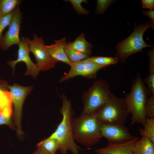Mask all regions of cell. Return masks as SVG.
Returning <instances> with one entry per match:
<instances>
[{
    "mask_svg": "<svg viewBox=\"0 0 154 154\" xmlns=\"http://www.w3.org/2000/svg\"><path fill=\"white\" fill-rule=\"evenodd\" d=\"M62 106L60 110L62 118L56 130L49 137L57 139L59 143V150L62 154L70 151L72 154H79L80 149L74 139L72 130L73 111L71 102L64 95L62 97Z\"/></svg>",
    "mask_w": 154,
    "mask_h": 154,
    "instance_id": "obj_1",
    "label": "cell"
},
{
    "mask_svg": "<svg viewBox=\"0 0 154 154\" xmlns=\"http://www.w3.org/2000/svg\"><path fill=\"white\" fill-rule=\"evenodd\" d=\"M151 94L140 75L137 74L133 81L131 91L125 98L129 114L131 125L141 124L143 126L146 119L145 108L146 101Z\"/></svg>",
    "mask_w": 154,
    "mask_h": 154,
    "instance_id": "obj_2",
    "label": "cell"
},
{
    "mask_svg": "<svg viewBox=\"0 0 154 154\" xmlns=\"http://www.w3.org/2000/svg\"><path fill=\"white\" fill-rule=\"evenodd\" d=\"M96 113L80 115L73 118L72 130L75 141L85 146L91 147L101 140L102 137L100 132L101 124Z\"/></svg>",
    "mask_w": 154,
    "mask_h": 154,
    "instance_id": "obj_3",
    "label": "cell"
},
{
    "mask_svg": "<svg viewBox=\"0 0 154 154\" xmlns=\"http://www.w3.org/2000/svg\"><path fill=\"white\" fill-rule=\"evenodd\" d=\"M134 29L132 33L116 46V56L122 63L131 55L142 52L145 48L153 47L146 44L143 38L145 32L151 27L150 22H145L139 25L134 24Z\"/></svg>",
    "mask_w": 154,
    "mask_h": 154,
    "instance_id": "obj_4",
    "label": "cell"
},
{
    "mask_svg": "<svg viewBox=\"0 0 154 154\" xmlns=\"http://www.w3.org/2000/svg\"><path fill=\"white\" fill-rule=\"evenodd\" d=\"M112 94L107 81L103 79L96 80L89 90L82 95L83 108L81 115H88L97 113Z\"/></svg>",
    "mask_w": 154,
    "mask_h": 154,
    "instance_id": "obj_5",
    "label": "cell"
},
{
    "mask_svg": "<svg viewBox=\"0 0 154 154\" xmlns=\"http://www.w3.org/2000/svg\"><path fill=\"white\" fill-rule=\"evenodd\" d=\"M96 114L101 125H124L129 115L125 98L113 94Z\"/></svg>",
    "mask_w": 154,
    "mask_h": 154,
    "instance_id": "obj_6",
    "label": "cell"
},
{
    "mask_svg": "<svg viewBox=\"0 0 154 154\" xmlns=\"http://www.w3.org/2000/svg\"><path fill=\"white\" fill-rule=\"evenodd\" d=\"M8 87L14 107V121L16 133L18 137L21 139L23 135L21 125L23 106L25 98L31 93L33 87H24L14 83L12 86L9 85Z\"/></svg>",
    "mask_w": 154,
    "mask_h": 154,
    "instance_id": "obj_7",
    "label": "cell"
},
{
    "mask_svg": "<svg viewBox=\"0 0 154 154\" xmlns=\"http://www.w3.org/2000/svg\"><path fill=\"white\" fill-rule=\"evenodd\" d=\"M26 40L30 52L34 55L40 71H45L55 67L58 62L51 57L46 50L42 37H39L34 34L33 40L26 38Z\"/></svg>",
    "mask_w": 154,
    "mask_h": 154,
    "instance_id": "obj_8",
    "label": "cell"
},
{
    "mask_svg": "<svg viewBox=\"0 0 154 154\" xmlns=\"http://www.w3.org/2000/svg\"><path fill=\"white\" fill-rule=\"evenodd\" d=\"M68 73L59 80L64 82L76 76H80L89 79L95 78L98 72L105 67L98 65L87 58L78 62H71Z\"/></svg>",
    "mask_w": 154,
    "mask_h": 154,
    "instance_id": "obj_9",
    "label": "cell"
},
{
    "mask_svg": "<svg viewBox=\"0 0 154 154\" xmlns=\"http://www.w3.org/2000/svg\"><path fill=\"white\" fill-rule=\"evenodd\" d=\"M100 132L102 137L106 138L110 144L125 142L135 137L130 133L129 129L124 125L121 124H101Z\"/></svg>",
    "mask_w": 154,
    "mask_h": 154,
    "instance_id": "obj_10",
    "label": "cell"
},
{
    "mask_svg": "<svg viewBox=\"0 0 154 154\" xmlns=\"http://www.w3.org/2000/svg\"><path fill=\"white\" fill-rule=\"evenodd\" d=\"M22 19V13L18 6L14 10L8 29L0 42V48L3 50H7L12 45L20 43L19 33Z\"/></svg>",
    "mask_w": 154,
    "mask_h": 154,
    "instance_id": "obj_11",
    "label": "cell"
},
{
    "mask_svg": "<svg viewBox=\"0 0 154 154\" xmlns=\"http://www.w3.org/2000/svg\"><path fill=\"white\" fill-rule=\"evenodd\" d=\"M18 58L15 60H10L7 62L14 73L15 67L17 64L19 62H24L27 66V70L24 75H31L35 78L40 71L37 64L33 63L31 60L29 54L30 52L29 45L26 40V38L22 37L21 41L18 44Z\"/></svg>",
    "mask_w": 154,
    "mask_h": 154,
    "instance_id": "obj_12",
    "label": "cell"
},
{
    "mask_svg": "<svg viewBox=\"0 0 154 154\" xmlns=\"http://www.w3.org/2000/svg\"><path fill=\"white\" fill-rule=\"evenodd\" d=\"M139 138L138 136L126 142L116 144H108L106 147L95 149L97 154H134L132 149Z\"/></svg>",
    "mask_w": 154,
    "mask_h": 154,
    "instance_id": "obj_13",
    "label": "cell"
},
{
    "mask_svg": "<svg viewBox=\"0 0 154 154\" xmlns=\"http://www.w3.org/2000/svg\"><path fill=\"white\" fill-rule=\"evenodd\" d=\"M8 82L0 79V114L7 117L12 114V101Z\"/></svg>",
    "mask_w": 154,
    "mask_h": 154,
    "instance_id": "obj_14",
    "label": "cell"
},
{
    "mask_svg": "<svg viewBox=\"0 0 154 154\" xmlns=\"http://www.w3.org/2000/svg\"><path fill=\"white\" fill-rule=\"evenodd\" d=\"M67 43L66 38L63 37L55 40L53 44L48 46L45 45V47L53 59L58 62L61 61L70 65L71 62L68 58L64 49Z\"/></svg>",
    "mask_w": 154,
    "mask_h": 154,
    "instance_id": "obj_15",
    "label": "cell"
},
{
    "mask_svg": "<svg viewBox=\"0 0 154 154\" xmlns=\"http://www.w3.org/2000/svg\"><path fill=\"white\" fill-rule=\"evenodd\" d=\"M132 151L134 154H154V143L142 136L136 142Z\"/></svg>",
    "mask_w": 154,
    "mask_h": 154,
    "instance_id": "obj_16",
    "label": "cell"
},
{
    "mask_svg": "<svg viewBox=\"0 0 154 154\" xmlns=\"http://www.w3.org/2000/svg\"><path fill=\"white\" fill-rule=\"evenodd\" d=\"M71 47L76 50L90 56L92 53V45L87 41L84 33L80 34L75 40L70 42Z\"/></svg>",
    "mask_w": 154,
    "mask_h": 154,
    "instance_id": "obj_17",
    "label": "cell"
},
{
    "mask_svg": "<svg viewBox=\"0 0 154 154\" xmlns=\"http://www.w3.org/2000/svg\"><path fill=\"white\" fill-rule=\"evenodd\" d=\"M37 146L42 148L50 154H55L59 150V143L57 139L48 137L37 143Z\"/></svg>",
    "mask_w": 154,
    "mask_h": 154,
    "instance_id": "obj_18",
    "label": "cell"
},
{
    "mask_svg": "<svg viewBox=\"0 0 154 154\" xmlns=\"http://www.w3.org/2000/svg\"><path fill=\"white\" fill-rule=\"evenodd\" d=\"M64 49L68 58L71 62H78L89 57L74 49L71 47L70 42H67Z\"/></svg>",
    "mask_w": 154,
    "mask_h": 154,
    "instance_id": "obj_19",
    "label": "cell"
},
{
    "mask_svg": "<svg viewBox=\"0 0 154 154\" xmlns=\"http://www.w3.org/2000/svg\"><path fill=\"white\" fill-rule=\"evenodd\" d=\"M21 2L20 0H0V16H4L13 12Z\"/></svg>",
    "mask_w": 154,
    "mask_h": 154,
    "instance_id": "obj_20",
    "label": "cell"
},
{
    "mask_svg": "<svg viewBox=\"0 0 154 154\" xmlns=\"http://www.w3.org/2000/svg\"><path fill=\"white\" fill-rule=\"evenodd\" d=\"M143 127V128L139 129L140 135L148 138L154 143V118L147 117Z\"/></svg>",
    "mask_w": 154,
    "mask_h": 154,
    "instance_id": "obj_21",
    "label": "cell"
},
{
    "mask_svg": "<svg viewBox=\"0 0 154 154\" xmlns=\"http://www.w3.org/2000/svg\"><path fill=\"white\" fill-rule=\"evenodd\" d=\"M88 60L99 66L105 68L117 63L119 59L116 56H93L87 58Z\"/></svg>",
    "mask_w": 154,
    "mask_h": 154,
    "instance_id": "obj_22",
    "label": "cell"
},
{
    "mask_svg": "<svg viewBox=\"0 0 154 154\" xmlns=\"http://www.w3.org/2000/svg\"><path fill=\"white\" fill-rule=\"evenodd\" d=\"M116 1L113 0H98L96 10V13L102 15L104 13L110 5Z\"/></svg>",
    "mask_w": 154,
    "mask_h": 154,
    "instance_id": "obj_23",
    "label": "cell"
},
{
    "mask_svg": "<svg viewBox=\"0 0 154 154\" xmlns=\"http://www.w3.org/2000/svg\"><path fill=\"white\" fill-rule=\"evenodd\" d=\"M146 117L154 118V96L150 95L147 98L145 108Z\"/></svg>",
    "mask_w": 154,
    "mask_h": 154,
    "instance_id": "obj_24",
    "label": "cell"
},
{
    "mask_svg": "<svg viewBox=\"0 0 154 154\" xmlns=\"http://www.w3.org/2000/svg\"><path fill=\"white\" fill-rule=\"evenodd\" d=\"M73 8L75 10L79 15H87L90 12L84 9L82 5L83 3H87L88 1L86 0H70Z\"/></svg>",
    "mask_w": 154,
    "mask_h": 154,
    "instance_id": "obj_25",
    "label": "cell"
},
{
    "mask_svg": "<svg viewBox=\"0 0 154 154\" xmlns=\"http://www.w3.org/2000/svg\"><path fill=\"white\" fill-rule=\"evenodd\" d=\"M13 11L4 16H0V42L3 36L2 33L4 29L9 26L11 21Z\"/></svg>",
    "mask_w": 154,
    "mask_h": 154,
    "instance_id": "obj_26",
    "label": "cell"
},
{
    "mask_svg": "<svg viewBox=\"0 0 154 154\" xmlns=\"http://www.w3.org/2000/svg\"><path fill=\"white\" fill-rule=\"evenodd\" d=\"M144 82L147 86V88L151 95L154 96V74H150Z\"/></svg>",
    "mask_w": 154,
    "mask_h": 154,
    "instance_id": "obj_27",
    "label": "cell"
},
{
    "mask_svg": "<svg viewBox=\"0 0 154 154\" xmlns=\"http://www.w3.org/2000/svg\"><path fill=\"white\" fill-rule=\"evenodd\" d=\"M149 62L148 71L150 74H154V49L148 52Z\"/></svg>",
    "mask_w": 154,
    "mask_h": 154,
    "instance_id": "obj_28",
    "label": "cell"
},
{
    "mask_svg": "<svg viewBox=\"0 0 154 154\" xmlns=\"http://www.w3.org/2000/svg\"><path fill=\"white\" fill-rule=\"evenodd\" d=\"M6 125L10 128L13 129V125L12 122L11 117H7L0 114V125Z\"/></svg>",
    "mask_w": 154,
    "mask_h": 154,
    "instance_id": "obj_29",
    "label": "cell"
},
{
    "mask_svg": "<svg viewBox=\"0 0 154 154\" xmlns=\"http://www.w3.org/2000/svg\"><path fill=\"white\" fill-rule=\"evenodd\" d=\"M142 7L143 8L153 10L154 9V0H142L141 1Z\"/></svg>",
    "mask_w": 154,
    "mask_h": 154,
    "instance_id": "obj_30",
    "label": "cell"
},
{
    "mask_svg": "<svg viewBox=\"0 0 154 154\" xmlns=\"http://www.w3.org/2000/svg\"><path fill=\"white\" fill-rule=\"evenodd\" d=\"M142 13L145 16L148 17L151 19L150 23L151 27L153 29H154V11L150 10L148 11H145L144 10L142 11Z\"/></svg>",
    "mask_w": 154,
    "mask_h": 154,
    "instance_id": "obj_31",
    "label": "cell"
},
{
    "mask_svg": "<svg viewBox=\"0 0 154 154\" xmlns=\"http://www.w3.org/2000/svg\"><path fill=\"white\" fill-rule=\"evenodd\" d=\"M38 148L33 153V154H50L45 150L40 147Z\"/></svg>",
    "mask_w": 154,
    "mask_h": 154,
    "instance_id": "obj_32",
    "label": "cell"
}]
</instances>
